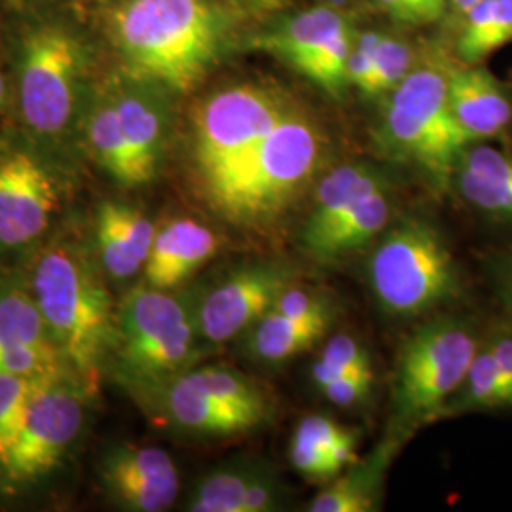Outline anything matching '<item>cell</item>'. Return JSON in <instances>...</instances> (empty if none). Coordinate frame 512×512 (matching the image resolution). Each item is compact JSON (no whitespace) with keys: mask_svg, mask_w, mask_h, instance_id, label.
I'll use <instances>...</instances> for the list:
<instances>
[{"mask_svg":"<svg viewBox=\"0 0 512 512\" xmlns=\"http://www.w3.org/2000/svg\"><path fill=\"white\" fill-rule=\"evenodd\" d=\"M107 31L129 76L188 93L226 54L234 16L215 0H120Z\"/></svg>","mask_w":512,"mask_h":512,"instance_id":"obj_1","label":"cell"},{"mask_svg":"<svg viewBox=\"0 0 512 512\" xmlns=\"http://www.w3.org/2000/svg\"><path fill=\"white\" fill-rule=\"evenodd\" d=\"M27 283L55 346L93 397L109 368L118 308L97 258L76 239L54 238L37 251Z\"/></svg>","mask_w":512,"mask_h":512,"instance_id":"obj_2","label":"cell"},{"mask_svg":"<svg viewBox=\"0 0 512 512\" xmlns=\"http://www.w3.org/2000/svg\"><path fill=\"white\" fill-rule=\"evenodd\" d=\"M205 351L190 291L171 293L143 283L118 304L109 368L131 395L198 366Z\"/></svg>","mask_w":512,"mask_h":512,"instance_id":"obj_3","label":"cell"},{"mask_svg":"<svg viewBox=\"0 0 512 512\" xmlns=\"http://www.w3.org/2000/svg\"><path fill=\"white\" fill-rule=\"evenodd\" d=\"M327 141L304 110L291 107L209 202L220 217L260 228L281 217L325 160Z\"/></svg>","mask_w":512,"mask_h":512,"instance_id":"obj_4","label":"cell"},{"mask_svg":"<svg viewBox=\"0 0 512 512\" xmlns=\"http://www.w3.org/2000/svg\"><path fill=\"white\" fill-rule=\"evenodd\" d=\"M380 143L395 156L423 167L435 181L450 183L459 154L473 141L459 128L448 101V67L414 65L387 93Z\"/></svg>","mask_w":512,"mask_h":512,"instance_id":"obj_5","label":"cell"},{"mask_svg":"<svg viewBox=\"0 0 512 512\" xmlns=\"http://www.w3.org/2000/svg\"><path fill=\"white\" fill-rule=\"evenodd\" d=\"M368 283L391 315L414 317L459 294L456 260L439 230L423 219L385 228L368 260Z\"/></svg>","mask_w":512,"mask_h":512,"instance_id":"obj_6","label":"cell"},{"mask_svg":"<svg viewBox=\"0 0 512 512\" xmlns=\"http://www.w3.org/2000/svg\"><path fill=\"white\" fill-rule=\"evenodd\" d=\"M86 48L59 23L31 27L21 42L19 112L38 139L59 143L86 103Z\"/></svg>","mask_w":512,"mask_h":512,"instance_id":"obj_7","label":"cell"},{"mask_svg":"<svg viewBox=\"0 0 512 512\" xmlns=\"http://www.w3.org/2000/svg\"><path fill=\"white\" fill-rule=\"evenodd\" d=\"M291 107L281 93L253 82L222 88L203 99L194 114L192 156L207 203Z\"/></svg>","mask_w":512,"mask_h":512,"instance_id":"obj_8","label":"cell"},{"mask_svg":"<svg viewBox=\"0 0 512 512\" xmlns=\"http://www.w3.org/2000/svg\"><path fill=\"white\" fill-rule=\"evenodd\" d=\"M473 325L458 317H439L408 336L393 382L397 431L439 418L456 395L480 348Z\"/></svg>","mask_w":512,"mask_h":512,"instance_id":"obj_9","label":"cell"},{"mask_svg":"<svg viewBox=\"0 0 512 512\" xmlns=\"http://www.w3.org/2000/svg\"><path fill=\"white\" fill-rule=\"evenodd\" d=\"M90 399L71 376L38 385L0 469V492L29 490L54 475L84 431Z\"/></svg>","mask_w":512,"mask_h":512,"instance_id":"obj_10","label":"cell"},{"mask_svg":"<svg viewBox=\"0 0 512 512\" xmlns=\"http://www.w3.org/2000/svg\"><path fill=\"white\" fill-rule=\"evenodd\" d=\"M293 283L296 270L291 262L256 258L232 268L200 293H192L203 346L217 348L243 336Z\"/></svg>","mask_w":512,"mask_h":512,"instance_id":"obj_11","label":"cell"},{"mask_svg":"<svg viewBox=\"0 0 512 512\" xmlns=\"http://www.w3.org/2000/svg\"><path fill=\"white\" fill-rule=\"evenodd\" d=\"M97 480L120 511H167L181 492L177 465L165 450L129 442L112 444L101 454Z\"/></svg>","mask_w":512,"mask_h":512,"instance_id":"obj_12","label":"cell"},{"mask_svg":"<svg viewBox=\"0 0 512 512\" xmlns=\"http://www.w3.org/2000/svg\"><path fill=\"white\" fill-rule=\"evenodd\" d=\"M54 177L31 154L0 150V247L23 249L42 238L55 217Z\"/></svg>","mask_w":512,"mask_h":512,"instance_id":"obj_13","label":"cell"},{"mask_svg":"<svg viewBox=\"0 0 512 512\" xmlns=\"http://www.w3.org/2000/svg\"><path fill=\"white\" fill-rule=\"evenodd\" d=\"M133 397L145 404V408L158 423L188 437H234L249 433L266 423L264 418L253 412L207 397L200 389L188 384L183 374Z\"/></svg>","mask_w":512,"mask_h":512,"instance_id":"obj_14","label":"cell"},{"mask_svg":"<svg viewBox=\"0 0 512 512\" xmlns=\"http://www.w3.org/2000/svg\"><path fill=\"white\" fill-rule=\"evenodd\" d=\"M128 141L137 184H148L160 171L167 139V109L160 86L135 76L107 82Z\"/></svg>","mask_w":512,"mask_h":512,"instance_id":"obj_15","label":"cell"},{"mask_svg":"<svg viewBox=\"0 0 512 512\" xmlns=\"http://www.w3.org/2000/svg\"><path fill=\"white\" fill-rule=\"evenodd\" d=\"M156 232V224L135 205L101 203L93 226V255L107 279L124 283L141 274Z\"/></svg>","mask_w":512,"mask_h":512,"instance_id":"obj_16","label":"cell"},{"mask_svg":"<svg viewBox=\"0 0 512 512\" xmlns=\"http://www.w3.org/2000/svg\"><path fill=\"white\" fill-rule=\"evenodd\" d=\"M448 101L473 143L499 137L512 126L511 93L480 63L448 67Z\"/></svg>","mask_w":512,"mask_h":512,"instance_id":"obj_17","label":"cell"},{"mask_svg":"<svg viewBox=\"0 0 512 512\" xmlns=\"http://www.w3.org/2000/svg\"><path fill=\"white\" fill-rule=\"evenodd\" d=\"M450 183L476 213L512 224V148L471 143L459 154Z\"/></svg>","mask_w":512,"mask_h":512,"instance_id":"obj_18","label":"cell"},{"mask_svg":"<svg viewBox=\"0 0 512 512\" xmlns=\"http://www.w3.org/2000/svg\"><path fill=\"white\" fill-rule=\"evenodd\" d=\"M217 234L194 219H173L158 228L152 243L145 283L173 291L196 274L219 251Z\"/></svg>","mask_w":512,"mask_h":512,"instance_id":"obj_19","label":"cell"},{"mask_svg":"<svg viewBox=\"0 0 512 512\" xmlns=\"http://www.w3.org/2000/svg\"><path fill=\"white\" fill-rule=\"evenodd\" d=\"M387 184L384 173L368 164H344L329 171L315 188L310 217L302 230V249L308 251L349 213L363 196Z\"/></svg>","mask_w":512,"mask_h":512,"instance_id":"obj_20","label":"cell"},{"mask_svg":"<svg viewBox=\"0 0 512 512\" xmlns=\"http://www.w3.org/2000/svg\"><path fill=\"white\" fill-rule=\"evenodd\" d=\"M403 444L401 431L380 442L363 461H353L346 475H338L325 490L311 499V512H370L382 495V482L397 448Z\"/></svg>","mask_w":512,"mask_h":512,"instance_id":"obj_21","label":"cell"},{"mask_svg":"<svg viewBox=\"0 0 512 512\" xmlns=\"http://www.w3.org/2000/svg\"><path fill=\"white\" fill-rule=\"evenodd\" d=\"M82 135L88 152L103 171L126 188H137V175L131 160L128 141L124 137L118 110L110 97L109 88H99L86 97L80 116Z\"/></svg>","mask_w":512,"mask_h":512,"instance_id":"obj_22","label":"cell"},{"mask_svg":"<svg viewBox=\"0 0 512 512\" xmlns=\"http://www.w3.org/2000/svg\"><path fill=\"white\" fill-rule=\"evenodd\" d=\"M346 25L348 19L336 8L315 6L279 23L260 40V46L300 73L311 57Z\"/></svg>","mask_w":512,"mask_h":512,"instance_id":"obj_23","label":"cell"},{"mask_svg":"<svg viewBox=\"0 0 512 512\" xmlns=\"http://www.w3.org/2000/svg\"><path fill=\"white\" fill-rule=\"evenodd\" d=\"M391 219L389 184L363 196L317 243L306 251L317 262H332L380 238Z\"/></svg>","mask_w":512,"mask_h":512,"instance_id":"obj_24","label":"cell"},{"mask_svg":"<svg viewBox=\"0 0 512 512\" xmlns=\"http://www.w3.org/2000/svg\"><path fill=\"white\" fill-rule=\"evenodd\" d=\"M268 469L258 459H234L217 465L192 486L184 509L190 512H249L258 476Z\"/></svg>","mask_w":512,"mask_h":512,"instance_id":"obj_25","label":"cell"},{"mask_svg":"<svg viewBox=\"0 0 512 512\" xmlns=\"http://www.w3.org/2000/svg\"><path fill=\"white\" fill-rule=\"evenodd\" d=\"M12 348L59 351L38 310L27 277L0 275V349Z\"/></svg>","mask_w":512,"mask_h":512,"instance_id":"obj_26","label":"cell"},{"mask_svg":"<svg viewBox=\"0 0 512 512\" xmlns=\"http://www.w3.org/2000/svg\"><path fill=\"white\" fill-rule=\"evenodd\" d=\"M329 327L306 325L270 310L245 336V351L260 363H283L317 344Z\"/></svg>","mask_w":512,"mask_h":512,"instance_id":"obj_27","label":"cell"},{"mask_svg":"<svg viewBox=\"0 0 512 512\" xmlns=\"http://www.w3.org/2000/svg\"><path fill=\"white\" fill-rule=\"evenodd\" d=\"M512 42V0H482L461 18L459 59L478 65Z\"/></svg>","mask_w":512,"mask_h":512,"instance_id":"obj_28","label":"cell"},{"mask_svg":"<svg viewBox=\"0 0 512 512\" xmlns=\"http://www.w3.org/2000/svg\"><path fill=\"white\" fill-rule=\"evenodd\" d=\"M495 408H501L499 376L494 353L488 342H482L456 395L446 404L444 414H469Z\"/></svg>","mask_w":512,"mask_h":512,"instance_id":"obj_29","label":"cell"},{"mask_svg":"<svg viewBox=\"0 0 512 512\" xmlns=\"http://www.w3.org/2000/svg\"><path fill=\"white\" fill-rule=\"evenodd\" d=\"M353 40L355 35L348 23L311 57L310 61L302 67L300 74L330 95L334 97L342 95L346 86H349L348 59L353 48Z\"/></svg>","mask_w":512,"mask_h":512,"instance_id":"obj_30","label":"cell"},{"mask_svg":"<svg viewBox=\"0 0 512 512\" xmlns=\"http://www.w3.org/2000/svg\"><path fill=\"white\" fill-rule=\"evenodd\" d=\"M361 372H374L368 349L351 334H336L311 366V380L317 387L338 376Z\"/></svg>","mask_w":512,"mask_h":512,"instance_id":"obj_31","label":"cell"},{"mask_svg":"<svg viewBox=\"0 0 512 512\" xmlns=\"http://www.w3.org/2000/svg\"><path fill=\"white\" fill-rule=\"evenodd\" d=\"M50 380H29L0 374V469L18 437L25 410L37 387Z\"/></svg>","mask_w":512,"mask_h":512,"instance_id":"obj_32","label":"cell"},{"mask_svg":"<svg viewBox=\"0 0 512 512\" xmlns=\"http://www.w3.org/2000/svg\"><path fill=\"white\" fill-rule=\"evenodd\" d=\"M294 437L306 440L313 446H317L319 450L327 452L342 471L355 461L357 437L353 435V431H349L348 427L330 420L327 416L304 418L296 425Z\"/></svg>","mask_w":512,"mask_h":512,"instance_id":"obj_33","label":"cell"},{"mask_svg":"<svg viewBox=\"0 0 512 512\" xmlns=\"http://www.w3.org/2000/svg\"><path fill=\"white\" fill-rule=\"evenodd\" d=\"M414 65L416 61L412 46L404 38L382 33L376 50V71L370 97L393 92L414 69Z\"/></svg>","mask_w":512,"mask_h":512,"instance_id":"obj_34","label":"cell"},{"mask_svg":"<svg viewBox=\"0 0 512 512\" xmlns=\"http://www.w3.org/2000/svg\"><path fill=\"white\" fill-rule=\"evenodd\" d=\"M272 310L306 325H323L330 329L334 321V306L329 296L298 287L296 283L279 294Z\"/></svg>","mask_w":512,"mask_h":512,"instance_id":"obj_35","label":"cell"},{"mask_svg":"<svg viewBox=\"0 0 512 512\" xmlns=\"http://www.w3.org/2000/svg\"><path fill=\"white\" fill-rule=\"evenodd\" d=\"M382 33L365 31L353 40V48L348 59V82L357 90L372 95V82L376 71V50Z\"/></svg>","mask_w":512,"mask_h":512,"instance_id":"obj_36","label":"cell"},{"mask_svg":"<svg viewBox=\"0 0 512 512\" xmlns=\"http://www.w3.org/2000/svg\"><path fill=\"white\" fill-rule=\"evenodd\" d=\"M372 387H374V372L346 374V376L329 380L325 384L317 385V389L329 403L342 408H351V406L365 403L372 393Z\"/></svg>","mask_w":512,"mask_h":512,"instance_id":"obj_37","label":"cell"},{"mask_svg":"<svg viewBox=\"0 0 512 512\" xmlns=\"http://www.w3.org/2000/svg\"><path fill=\"white\" fill-rule=\"evenodd\" d=\"M389 14L403 25H429L446 16L448 0H376Z\"/></svg>","mask_w":512,"mask_h":512,"instance_id":"obj_38","label":"cell"},{"mask_svg":"<svg viewBox=\"0 0 512 512\" xmlns=\"http://www.w3.org/2000/svg\"><path fill=\"white\" fill-rule=\"evenodd\" d=\"M494 353L497 376H499V393L501 408H512V325L507 321L505 327L495 330L486 340Z\"/></svg>","mask_w":512,"mask_h":512,"instance_id":"obj_39","label":"cell"},{"mask_svg":"<svg viewBox=\"0 0 512 512\" xmlns=\"http://www.w3.org/2000/svg\"><path fill=\"white\" fill-rule=\"evenodd\" d=\"M492 274H494L495 291L512 325V249L495 258L492 262Z\"/></svg>","mask_w":512,"mask_h":512,"instance_id":"obj_40","label":"cell"},{"mask_svg":"<svg viewBox=\"0 0 512 512\" xmlns=\"http://www.w3.org/2000/svg\"><path fill=\"white\" fill-rule=\"evenodd\" d=\"M478 2H482V0H448V10L452 12V16L461 19Z\"/></svg>","mask_w":512,"mask_h":512,"instance_id":"obj_41","label":"cell"},{"mask_svg":"<svg viewBox=\"0 0 512 512\" xmlns=\"http://www.w3.org/2000/svg\"><path fill=\"white\" fill-rule=\"evenodd\" d=\"M247 2L258 4V6H262V8H277V6L283 4V0H247Z\"/></svg>","mask_w":512,"mask_h":512,"instance_id":"obj_42","label":"cell"},{"mask_svg":"<svg viewBox=\"0 0 512 512\" xmlns=\"http://www.w3.org/2000/svg\"><path fill=\"white\" fill-rule=\"evenodd\" d=\"M4 95H6V84H4V76L0 73V103H2Z\"/></svg>","mask_w":512,"mask_h":512,"instance_id":"obj_43","label":"cell"},{"mask_svg":"<svg viewBox=\"0 0 512 512\" xmlns=\"http://www.w3.org/2000/svg\"><path fill=\"white\" fill-rule=\"evenodd\" d=\"M330 2H332V4H336V6H338V4H344V2H348V0H330Z\"/></svg>","mask_w":512,"mask_h":512,"instance_id":"obj_44","label":"cell"}]
</instances>
